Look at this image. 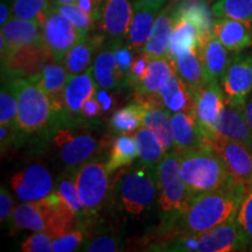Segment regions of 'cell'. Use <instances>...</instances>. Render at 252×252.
Returning a JSON list of instances; mask_svg holds the SVG:
<instances>
[{"label":"cell","mask_w":252,"mask_h":252,"mask_svg":"<svg viewBox=\"0 0 252 252\" xmlns=\"http://www.w3.org/2000/svg\"><path fill=\"white\" fill-rule=\"evenodd\" d=\"M49 0H12V15L21 20L33 21L41 27L53 11Z\"/></svg>","instance_id":"36"},{"label":"cell","mask_w":252,"mask_h":252,"mask_svg":"<svg viewBox=\"0 0 252 252\" xmlns=\"http://www.w3.org/2000/svg\"><path fill=\"white\" fill-rule=\"evenodd\" d=\"M146 105V116L144 126L149 127L163 146L166 151L174 147V138L172 131V115L165 108L157 105Z\"/></svg>","instance_id":"33"},{"label":"cell","mask_w":252,"mask_h":252,"mask_svg":"<svg viewBox=\"0 0 252 252\" xmlns=\"http://www.w3.org/2000/svg\"><path fill=\"white\" fill-rule=\"evenodd\" d=\"M97 90L93 68L82 74L69 75L64 88V105L69 112H80L87 99L91 98Z\"/></svg>","instance_id":"25"},{"label":"cell","mask_w":252,"mask_h":252,"mask_svg":"<svg viewBox=\"0 0 252 252\" xmlns=\"http://www.w3.org/2000/svg\"><path fill=\"white\" fill-rule=\"evenodd\" d=\"M54 237L46 231H35L21 244V250L25 252H54L53 250Z\"/></svg>","instance_id":"42"},{"label":"cell","mask_w":252,"mask_h":252,"mask_svg":"<svg viewBox=\"0 0 252 252\" xmlns=\"http://www.w3.org/2000/svg\"><path fill=\"white\" fill-rule=\"evenodd\" d=\"M111 42H113V41H111ZM113 45H115V53H116V58H117L118 67L121 69L123 76L125 77V80L127 81L128 84H130L128 78H130V70L132 67V63L134 61L133 59L134 50L132 49L126 42L125 43L113 42Z\"/></svg>","instance_id":"45"},{"label":"cell","mask_w":252,"mask_h":252,"mask_svg":"<svg viewBox=\"0 0 252 252\" xmlns=\"http://www.w3.org/2000/svg\"><path fill=\"white\" fill-rule=\"evenodd\" d=\"M176 74L187 84L191 93L200 89L204 84L203 65L198 49L186 50L172 59Z\"/></svg>","instance_id":"31"},{"label":"cell","mask_w":252,"mask_h":252,"mask_svg":"<svg viewBox=\"0 0 252 252\" xmlns=\"http://www.w3.org/2000/svg\"><path fill=\"white\" fill-rule=\"evenodd\" d=\"M174 24L171 6L160 11L156 19L152 34L140 53L146 54L150 59H169V42Z\"/></svg>","instance_id":"24"},{"label":"cell","mask_w":252,"mask_h":252,"mask_svg":"<svg viewBox=\"0 0 252 252\" xmlns=\"http://www.w3.org/2000/svg\"><path fill=\"white\" fill-rule=\"evenodd\" d=\"M167 0H132L134 8H143V7H151V8H159L165 5Z\"/></svg>","instance_id":"52"},{"label":"cell","mask_w":252,"mask_h":252,"mask_svg":"<svg viewBox=\"0 0 252 252\" xmlns=\"http://www.w3.org/2000/svg\"><path fill=\"white\" fill-rule=\"evenodd\" d=\"M18 100L8 77H2L0 90V126L17 127Z\"/></svg>","instance_id":"38"},{"label":"cell","mask_w":252,"mask_h":252,"mask_svg":"<svg viewBox=\"0 0 252 252\" xmlns=\"http://www.w3.org/2000/svg\"><path fill=\"white\" fill-rule=\"evenodd\" d=\"M228 52L229 50L214 34L208 37L206 42L198 48L203 65L204 83L212 81H222L230 60Z\"/></svg>","instance_id":"23"},{"label":"cell","mask_w":252,"mask_h":252,"mask_svg":"<svg viewBox=\"0 0 252 252\" xmlns=\"http://www.w3.org/2000/svg\"><path fill=\"white\" fill-rule=\"evenodd\" d=\"M195 117L209 143L216 135L215 126L225 105V94L220 81L204 83L194 93Z\"/></svg>","instance_id":"10"},{"label":"cell","mask_w":252,"mask_h":252,"mask_svg":"<svg viewBox=\"0 0 252 252\" xmlns=\"http://www.w3.org/2000/svg\"><path fill=\"white\" fill-rule=\"evenodd\" d=\"M104 37V34H89L69 50L63 60V64L67 68L69 75L82 74L91 68L94 52L103 45Z\"/></svg>","instance_id":"27"},{"label":"cell","mask_w":252,"mask_h":252,"mask_svg":"<svg viewBox=\"0 0 252 252\" xmlns=\"http://www.w3.org/2000/svg\"><path fill=\"white\" fill-rule=\"evenodd\" d=\"M214 18H229L252 23V0H216L212 6Z\"/></svg>","instance_id":"37"},{"label":"cell","mask_w":252,"mask_h":252,"mask_svg":"<svg viewBox=\"0 0 252 252\" xmlns=\"http://www.w3.org/2000/svg\"><path fill=\"white\" fill-rule=\"evenodd\" d=\"M209 36H204L196 25L188 20L175 21L169 42V60L186 50L198 49Z\"/></svg>","instance_id":"30"},{"label":"cell","mask_w":252,"mask_h":252,"mask_svg":"<svg viewBox=\"0 0 252 252\" xmlns=\"http://www.w3.org/2000/svg\"><path fill=\"white\" fill-rule=\"evenodd\" d=\"M42 41V27L33 21L21 20L12 15L0 34V55L4 61L25 46L37 45Z\"/></svg>","instance_id":"15"},{"label":"cell","mask_w":252,"mask_h":252,"mask_svg":"<svg viewBox=\"0 0 252 252\" xmlns=\"http://www.w3.org/2000/svg\"><path fill=\"white\" fill-rule=\"evenodd\" d=\"M220 82L226 102L244 105L252 93V49L234 53Z\"/></svg>","instance_id":"8"},{"label":"cell","mask_w":252,"mask_h":252,"mask_svg":"<svg viewBox=\"0 0 252 252\" xmlns=\"http://www.w3.org/2000/svg\"><path fill=\"white\" fill-rule=\"evenodd\" d=\"M146 105L141 102L131 103L113 112L110 125L118 133H128L144 126Z\"/></svg>","instance_id":"34"},{"label":"cell","mask_w":252,"mask_h":252,"mask_svg":"<svg viewBox=\"0 0 252 252\" xmlns=\"http://www.w3.org/2000/svg\"><path fill=\"white\" fill-rule=\"evenodd\" d=\"M14 127H6V126H0V143H1V152L9 146V144L13 141Z\"/></svg>","instance_id":"50"},{"label":"cell","mask_w":252,"mask_h":252,"mask_svg":"<svg viewBox=\"0 0 252 252\" xmlns=\"http://www.w3.org/2000/svg\"><path fill=\"white\" fill-rule=\"evenodd\" d=\"M244 113L249 125H250L252 130V93H251V96L249 97V99H247V102L244 104Z\"/></svg>","instance_id":"54"},{"label":"cell","mask_w":252,"mask_h":252,"mask_svg":"<svg viewBox=\"0 0 252 252\" xmlns=\"http://www.w3.org/2000/svg\"><path fill=\"white\" fill-rule=\"evenodd\" d=\"M235 219L243 235L248 250L252 251V184L247 187Z\"/></svg>","instance_id":"40"},{"label":"cell","mask_w":252,"mask_h":252,"mask_svg":"<svg viewBox=\"0 0 252 252\" xmlns=\"http://www.w3.org/2000/svg\"><path fill=\"white\" fill-rule=\"evenodd\" d=\"M159 8H134L130 30L126 36V43L134 52H141L149 41L156 24V19L159 14Z\"/></svg>","instance_id":"29"},{"label":"cell","mask_w":252,"mask_h":252,"mask_svg":"<svg viewBox=\"0 0 252 252\" xmlns=\"http://www.w3.org/2000/svg\"><path fill=\"white\" fill-rule=\"evenodd\" d=\"M100 111H102V105H100L99 100L97 99L96 94H94L91 98L87 99L84 102L83 106H82L81 113L83 116H86L87 118H96L97 116H99Z\"/></svg>","instance_id":"49"},{"label":"cell","mask_w":252,"mask_h":252,"mask_svg":"<svg viewBox=\"0 0 252 252\" xmlns=\"http://www.w3.org/2000/svg\"><path fill=\"white\" fill-rule=\"evenodd\" d=\"M69 72L62 62L50 61L39 74L30 80L45 91L52 104L53 111H61L64 105V88L67 84Z\"/></svg>","instance_id":"17"},{"label":"cell","mask_w":252,"mask_h":252,"mask_svg":"<svg viewBox=\"0 0 252 252\" xmlns=\"http://www.w3.org/2000/svg\"><path fill=\"white\" fill-rule=\"evenodd\" d=\"M118 191L125 212L140 215L152 206L157 197V167L141 162L139 167L125 172L119 180Z\"/></svg>","instance_id":"6"},{"label":"cell","mask_w":252,"mask_h":252,"mask_svg":"<svg viewBox=\"0 0 252 252\" xmlns=\"http://www.w3.org/2000/svg\"><path fill=\"white\" fill-rule=\"evenodd\" d=\"M77 0H55L56 6L63 5V4H71V2H76Z\"/></svg>","instance_id":"55"},{"label":"cell","mask_w":252,"mask_h":252,"mask_svg":"<svg viewBox=\"0 0 252 252\" xmlns=\"http://www.w3.org/2000/svg\"><path fill=\"white\" fill-rule=\"evenodd\" d=\"M96 94L97 99L99 100L100 105H102V110L104 112L109 111V110L112 108L113 99H112V97L108 94V90L100 88L99 90H96V94Z\"/></svg>","instance_id":"51"},{"label":"cell","mask_w":252,"mask_h":252,"mask_svg":"<svg viewBox=\"0 0 252 252\" xmlns=\"http://www.w3.org/2000/svg\"><path fill=\"white\" fill-rule=\"evenodd\" d=\"M180 173L190 196L222 187L231 176L212 145L178 152Z\"/></svg>","instance_id":"3"},{"label":"cell","mask_w":252,"mask_h":252,"mask_svg":"<svg viewBox=\"0 0 252 252\" xmlns=\"http://www.w3.org/2000/svg\"><path fill=\"white\" fill-rule=\"evenodd\" d=\"M173 71H174V67H173V62L169 59H150L146 74H145L139 87L135 89L138 94L146 98V100L152 98V97H157L159 91L169 80Z\"/></svg>","instance_id":"28"},{"label":"cell","mask_w":252,"mask_h":252,"mask_svg":"<svg viewBox=\"0 0 252 252\" xmlns=\"http://www.w3.org/2000/svg\"><path fill=\"white\" fill-rule=\"evenodd\" d=\"M132 0H104L98 20L100 31L113 42H123L127 36L133 18Z\"/></svg>","instance_id":"14"},{"label":"cell","mask_w":252,"mask_h":252,"mask_svg":"<svg viewBox=\"0 0 252 252\" xmlns=\"http://www.w3.org/2000/svg\"><path fill=\"white\" fill-rule=\"evenodd\" d=\"M172 131L174 151L198 149L210 145L193 113L178 112L172 115Z\"/></svg>","instance_id":"19"},{"label":"cell","mask_w":252,"mask_h":252,"mask_svg":"<svg viewBox=\"0 0 252 252\" xmlns=\"http://www.w3.org/2000/svg\"><path fill=\"white\" fill-rule=\"evenodd\" d=\"M91 68L97 87L106 90H115L128 84L118 67L115 45L111 41H109L108 46L96 55Z\"/></svg>","instance_id":"20"},{"label":"cell","mask_w":252,"mask_h":252,"mask_svg":"<svg viewBox=\"0 0 252 252\" xmlns=\"http://www.w3.org/2000/svg\"><path fill=\"white\" fill-rule=\"evenodd\" d=\"M8 78L18 100V128L26 133L42 130L49 123L53 113L48 96L30 78Z\"/></svg>","instance_id":"5"},{"label":"cell","mask_w":252,"mask_h":252,"mask_svg":"<svg viewBox=\"0 0 252 252\" xmlns=\"http://www.w3.org/2000/svg\"><path fill=\"white\" fill-rule=\"evenodd\" d=\"M245 250H248V247L236 219L226 220L220 225L196 235L195 252H234Z\"/></svg>","instance_id":"13"},{"label":"cell","mask_w":252,"mask_h":252,"mask_svg":"<svg viewBox=\"0 0 252 252\" xmlns=\"http://www.w3.org/2000/svg\"><path fill=\"white\" fill-rule=\"evenodd\" d=\"M11 187L23 202L42 200L54 191V180L43 166L33 163L11 178Z\"/></svg>","instance_id":"12"},{"label":"cell","mask_w":252,"mask_h":252,"mask_svg":"<svg viewBox=\"0 0 252 252\" xmlns=\"http://www.w3.org/2000/svg\"><path fill=\"white\" fill-rule=\"evenodd\" d=\"M75 180L87 214L98 212L105 203L110 190L109 172L105 163L98 160L84 162L75 173Z\"/></svg>","instance_id":"7"},{"label":"cell","mask_w":252,"mask_h":252,"mask_svg":"<svg viewBox=\"0 0 252 252\" xmlns=\"http://www.w3.org/2000/svg\"><path fill=\"white\" fill-rule=\"evenodd\" d=\"M213 34L229 52L237 53L252 45L250 23L229 18H215Z\"/></svg>","instance_id":"21"},{"label":"cell","mask_w":252,"mask_h":252,"mask_svg":"<svg viewBox=\"0 0 252 252\" xmlns=\"http://www.w3.org/2000/svg\"><path fill=\"white\" fill-rule=\"evenodd\" d=\"M54 143L60 151L62 161L69 167L81 166L89 161L98 146L91 134L72 133L69 130L59 131Z\"/></svg>","instance_id":"16"},{"label":"cell","mask_w":252,"mask_h":252,"mask_svg":"<svg viewBox=\"0 0 252 252\" xmlns=\"http://www.w3.org/2000/svg\"><path fill=\"white\" fill-rule=\"evenodd\" d=\"M98 1H100V2H103V0H98Z\"/></svg>","instance_id":"56"},{"label":"cell","mask_w":252,"mask_h":252,"mask_svg":"<svg viewBox=\"0 0 252 252\" xmlns=\"http://www.w3.org/2000/svg\"><path fill=\"white\" fill-rule=\"evenodd\" d=\"M158 194L161 212L168 220V226L191 200L190 194L180 173V163L176 151L166 153L157 166ZM166 226V228H167Z\"/></svg>","instance_id":"4"},{"label":"cell","mask_w":252,"mask_h":252,"mask_svg":"<svg viewBox=\"0 0 252 252\" xmlns=\"http://www.w3.org/2000/svg\"><path fill=\"white\" fill-rule=\"evenodd\" d=\"M55 7L58 8L60 13H61L63 17L67 18L82 34L89 35L96 21H94V19L91 17V15L86 13L76 2L59 5L55 6Z\"/></svg>","instance_id":"41"},{"label":"cell","mask_w":252,"mask_h":252,"mask_svg":"<svg viewBox=\"0 0 252 252\" xmlns=\"http://www.w3.org/2000/svg\"><path fill=\"white\" fill-rule=\"evenodd\" d=\"M78 217L56 191L42 200L24 202L15 208L13 226L31 231H46L60 237L74 230Z\"/></svg>","instance_id":"2"},{"label":"cell","mask_w":252,"mask_h":252,"mask_svg":"<svg viewBox=\"0 0 252 252\" xmlns=\"http://www.w3.org/2000/svg\"><path fill=\"white\" fill-rule=\"evenodd\" d=\"M82 34L67 18L54 7L42 26V41L58 62L64 60L68 52L78 41L83 39Z\"/></svg>","instance_id":"9"},{"label":"cell","mask_w":252,"mask_h":252,"mask_svg":"<svg viewBox=\"0 0 252 252\" xmlns=\"http://www.w3.org/2000/svg\"><path fill=\"white\" fill-rule=\"evenodd\" d=\"M84 241V234L81 230H72L68 234L60 236L53 241L54 252H72L76 251Z\"/></svg>","instance_id":"43"},{"label":"cell","mask_w":252,"mask_h":252,"mask_svg":"<svg viewBox=\"0 0 252 252\" xmlns=\"http://www.w3.org/2000/svg\"><path fill=\"white\" fill-rule=\"evenodd\" d=\"M9 18L11 17H9L8 2L2 0L1 5H0V26H4V25L8 21Z\"/></svg>","instance_id":"53"},{"label":"cell","mask_w":252,"mask_h":252,"mask_svg":"<svg viewBox=\"0 0 252 252\" xmlns=\"http://www.w3.org/2000/svg\"><path fill=\"white\" fill-rule=\"evenodd\" d=\"M134 135L137 139L141 162L151 167H157L166 154V150L163 149L157 135L146 126H141L138 128Z\"/></svg>","instance_id":"35"},{"label":"cell","mask_w":252,"mask_h":252,"mask_svg":"<svg viewBox=\"0 0 252 252\" xmlns=\"http://www.w3.org/2000/svg\"><path fill=\"white\" fill-rule=\"evenodd\" d=\"M229 175L245 187L252 184V150L247 145L216 134L210 141Z\"/></svg>","instance_id":"11"},{"label":"cell","mask_w":252,"mask_h":252,"mask_svg":"<svg viewBox=\"0 0 252 252\" xmlns=\"http://www.w3.org/2000/svg\"><path fill=\"white\" fill-rule=\"evenodd\" d=\"M56 193L60 195L63 202L67 204L72 212L76 214L78 220L83 215H86L87 210L84 208L83 203H82L80 194H78L75 174L62 176L59 180Z\"/></svg>","instance_id":"39"},{"label":"cell","mask_w":252,"mask_h":252,"mask_svg":"<svg viewBox=\"0 0 252 252\" xmlns=\"http://www.w3.org/2000/svg\"><path fill=\"white\" fill-rule=\"evenodd\" d=\"M14 200L7 188L1 185V190H0V220L2 223H8L13 224V215H14Z\"/></svg>","instance_id":"47"},{"label":"cell","mask_w":252,"mask_h":252,"mask_svg":"<svg viewBox=\"0 0 252 252\" xmlns=\"http://www.w3.org/2000/svg\"><path fill=\"white\" fill-rule=\"evenodd\" d=\"M76 4L80 6L86 13L91 15L96 23H98L103 2L98 1V0H77Z\"/></svg>","instance_id":"48"},{"label":"cell","mask_w":252,"mask_h":252,"mask_svg":"<svg viewBox=\"0 0 252 252\" xmlns=\"http://www.w3.org/2000/svg\"><path fill=\"white\" fill-rule=\"evenodd\" d=\"M216 134L247 145L252 150V130L244 113V105H234L225 100L215 126Z\"/></svg>","instance_id":"18"},{"label":"cell","mask_w":252,"mask_h":252,"mask_svg":"<svg viewBox=\"0 0 252 252\" xmlns=\"http://www.w3.org/2000/svg\"><path fill=\"white\" fill-rule=\"evenodd\" d=\"M139 158L135 135L128 133H121L113 140L108 161L105 163L106 171L112 174L122 167L128 166Z\"/></svg>","instance_id":"32"},{"label":"cell","mask_w":252,"mask_h":252,"mask_svg":"<svg viewBox=\"0 0 252 252\" xmlns=\"http://www.w3.org/2000/svg\"><path fill=\"white\" fill-rule=\"evenodd\" d=\"M174 21L188 20L196 25L204 36L213 34V12L206 0H180L171 5Z\"/></svg>","instance_id":"26"},{"label":"cell","mask_w":252,"mask_h":252,"mask_svg":"<svg viewBox=\"0 0 252 252\" xmlns=\"http://www.w3.org/2000/svg\"><path fill=\"white\" fill-rule=\"evenodd\" d=\"M149 63L150 58L146 54H144V53H141L137 59H134L130 70V78H128V82H130V86L132 88L137 89L139 87L145 74H146Z\"/></svg>","instance_id":"46"},{"label":"cell","mask_w":252,"mask_h":252,"mask_svg":"<svg viewBox=\"0 0 252 252\" xmlns=\"http://www.w3.org/2000/svg\"><path fill=\"white\" fill-rule=\"evenodd\" d=\"M121 245V238L111 235H102L91 239L83 250L88 252H116L122 250Z\"/></svg>","instance_id":"44"},{"label":"cell","mask_w":252,"mask_h":252,"mask_svg":"<svg viewBox=\"0 0 252 252\" xmlns=\"http://www.w3.org/2000/svg\"><path fill=\"white\" fill-rule=\"evenodd\" d=\"M247 187L232 178L222 187L191 197L186 209L167 226L173 237L198 235L235 219Z\"/></svg>","instance_id":"1"},{"label":"cell","mask_w":252,"mask_h":252,"mask_svg":"<svg viewBox=\"0 0 252 252\" xmlns=\"http://www.w3.org/2000/svg\"><path fill=\"white\" fill-rule=\"evenodd\" d=\"M159 99L162 108H165L171 115L178 112L195 115L194 94L175 70L162 89L159 91Z\"/></svg>","instance_id":"22"}]
</instances>
